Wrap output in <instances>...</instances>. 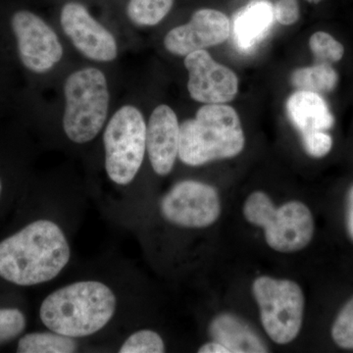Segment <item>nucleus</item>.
Here are the masks:
<instances>
[{
    "label": "nucleus",
    "instance_id": "obj_1",
    "mask_svg": "<svg viewBox=\"0 0 353 353\" xmlns=\"http://www.w3.org/2000/svg\"><path fill=\"white\" fill-rule=\"evenodd\" d=\"M72 257L64 228L39 218L0 241V278L19 287H34L57 279Z\"/></svg>",
    "mask_w": 353,
    "mask_h": 353
},
{
    "label": "nucleus",
    "instance_id": "obj_2",
    "mask_svg": "<svg viewBox=\"0 0 353 353\" xmlns=\"http://www.w3.org/2000/svg\"><path fill=\"white\" fill-rule=\"evenodd\" d=\"M118 305L117 294L103 281H76L46 296L39 306V319L46 329L81 340L105 329Z\"/></svg>",
    "mask_w": 353,
    "mask_h": 353
},
{
    "label": "nucleus",
    "instance_id": "obj_3",
    "mask_svg": "<svg viewBox=\"0 0 353 353\" xmlns=\"http://www.w3.org/2000/svg\"><path fill=\"white\" fill-rule=\"evenodd\" d=\"M245 143L236 111L224 104H206L199 109L196 117L181 125L179 158L188 166H201L236 157Z\"/></svg>",
    "mask_w": 353,
    "mask_h": 353
},
{
    "label": "nucleus",
    "instance_id": "obj_4",
    "mask_svg": "<svg viewBox=\"0 0 353 353\" xmlns=\"http://www.w3.org/2000/svg\"><path fill=\"white\" fill-rule=\"evenodd\" d=\"M63 130L70 141L78 145L90 143L99 136L108 120V80L99 69L74 72L64 85Z\"/></svg>",
    "mask_w": 353,
    "mask_h": 353
},
{
    "label": "nucleus",
    "instance_id": "obj_5",
    "mask_svg": "<svg viewBox=\"0 0 353 353\" xmlns=\"http://www.w3.org/2000/svg\"><path fill=\"white\" fill-rule=\"evenodd\" d=\"M245 219L264 230L265 240L272 250L292 253L303 250L314 234V220L307 206L290 201L276 208L263 192L250 194L243 205Z\"/></svg>",
    "mask_w": 353,
    "mask_h": 353
},
{
    "label": "nucleus",
    "instance_id": "obj_6",
    "mask_svg": "<svg viewBox=\"0 0 353 353\" xmlns=\"http://www.w3.org/2000/svg\"><path fill=\"white\" fill-rule=\"evenodd\" d=\"M105 172L118 187L132 185L146 153V123L143 113L125 105L109 120L103 132Z\"/></svg>",
    "mask_w": 353,
    "mask_h": 353
},
{
    "label": "nucleus",
    "instance_id": "obj_7",
    "mask_svg": "<svg viewBox=\"0 0 353 353\" xmlns=\"http://www.w3.org/2000/svg\"><path fill=\"white\" fill-rule=\"evenodd\" d=\"M264 331L274 343L287 345L296 340L303 326L305 299L294 281L261 276L253 282Z\"/></svg>",
    "mask_w": 353,
    "mask_h": 353
},
{
    "label": "nucleus",
    "instance_id": "obj_8",
    "mask_svg": "<svg viewBox=\"0 0 353 353\" xmlns=\"http://www.w3.org/2000/svg\"><path fill=\"white\" fill-rule=\"evenodd\" d=\"M160 212L167 222L183 229H203L214 224L221 214L217 190L194 180L176 183L160 201Z\"/></svg>",
    "mask_w": 353,
    "mask_h": 353
},
{
    "label": "nucleus",
    "instance_id": "obj_9",
    "mask_svg": "<svg viewBox=\"0 0 353 353\" xmlns=\"http://www.w3.org/2000/svg\"><path fill=\"white\" fill-rule=\"evenodd\" d=\"M11 26L21 61L30 71L46 73L62 59L63 48L57 32L39 16L19 11L14 14Z\"/></svg>",
    "mask_w": 353,
    "mask_h": 353
},
{
    "label": "nucleus",
    "instance_id": "obj_10",
    "mask_svg": "<svg viewBox=\"0 0 353 353\" xmlns=\"http://www.w3.org/2000/svg\"><path fill=\"white\" fill-rule=\"evenodd\" d=\"M189 72L188 90L196 101L205 104H223L233 101L238 94L239 79L231 69L218 63L205 50L190 53L185 58Z\"/></svg>",
    "mask_w": 353,
    "mask_h": 353
},
{
    "label": "nucleus",
    "instance_id": "obj_11",
    "mask_svg": "<svg viewBox=\"0 0 353 353\" xmlns=\"http://www.w3.org/2000/svg\"><path fill=\"white\" fill-rule=\"evenodd\" d=\"M60 23L77 50L88 59L111 62L117 57L118 46L113 34L78 2L65 4Z\"/></svg>",
    "mask_w": 353,
    "mask_h": 353
},
{
    "label": "nucleus",
    "instance_id": "obj_12",
    "mask_svg": "<svg viewBox=\"0 0 353 353\" xmlns=\"http://www.w3.org/2000/svg\"><path fill=\"white\" fill-rule=\"evenodd\" d=\"M231 32L229 18L215 9H199L187 24L172 29L164 39L166 50L176 57L205 50L226 41Z\"/></svg>",
    "mask_w": 353,
    "mask_h": 353
},
{
    "label": "nucleus",
    "instance_id": "obj_13",
    "mask_svg": "<svg viewBox=\"0 0 353 353\" xmlns=\"http://www.w3.org/2000/svg\"><path fill=\"white\" fill-rule=\"evenodd\" d=\"M180 146V125L173 109L161 104L153 110L146 125V152L158 176L173 170Z\"/></svg>",
    "mask_w": 353,
    "mask_h": 353
},
{
    "label": "nucleus",
    "instance_id": "obj_14",
    "mask_svg": "<svg viewBox=\"0 0 353 353\" xmlns=\"http://www.w3.org/2000/svg\"><path fill=\"white\" fill-rule=\"evenodd\" d=\"M209 334L229 353L268 352V347L252 326L231 313L216 316L209 325Z\"/></svg>",
    "mask_w": 353,
    "mask_h": 353
},
{
    "label": "nucleus",
    "instance_id": "obj_15",
    "mask_svg": "<svg viewBox=\"0 0 353 353\" xmlns=\"http://www.w3.org/2000/svg\"><path fill=\"white\" fill-rule=\"evenodd\" d=\"M290 121L301 137L316 132H327L334 125V117L327 102L316 92L297 90L287 102Z\"/></svg>",
    "mask_w": 353,
    "mask_h": 353
},
{
    "label": "nucleus",
    "instance_id": "obj_16",
    "mask_svg": "<svg viewBox=\"0 0 353 353\" xmlns=\"http://www.w3.org/2000/svg\"><path fill=\"white\" fill-rule=\"evenodd\" d=\"M275 20L274 6L269 0H252L234 18V38L243 50L252 48L270 31Z\"/></svg>",
    "mask_w": 353,
    "mask_h": 353
},
{
    "label": "nucleus",
    "instance_id": "obj_17",
    "mask_svg": "<svg viewBox=\"0 0 353 353\" xmlns=\"http://www.w3.org/2000/svg\"><path fill=\"white\" fill-rule=\"evenodd\" d=\"M79 340L48 330L46 332L22 334L18 341L16 352L73 353L79 352Z\"/></svg>",
    "mask_w": 353,
    "mask_h": 353
},
{
    "label": "nucleus",
    "instance_id": "obj_18",
    "mask_svg": "<svg viewBox=\"0 0 353 353\" xmlns=\"http://www.w3.org/2000/svg\"><path fill=\"white\" fill-rule=\"evenodd\" d=\"M336 70L328 63H318L296 70L290 77V82L297 90L322 92H332L338 83Z\"/></svg>",
    "mask_w": 353,
    "mask_h": 353
},
{
    "label": "nucleus",
    "instance_id": "obj_19",
    "mask_svg": "<svg viewBox=\"0 0 353 353\" xmlns=\"http://www.w3.org/2000/svg\"><path fill=\"white\" fill-rule=\"evenodd\" d=\"M174 0H130L127 7L129 19L138 26H155L170 12Z\"/></svg>",
    "mask_w": 353,
    "mask_h": 353
},
{
    "label": "nucleus",
    "instance_id": "obj_20",
    "mask_svg": "<svg viewBox=\"0 0 353 353\" xmlns=\"http://www.w3.org/2000/svg\"><path fill=\"white\" fill-rule=\"evenodd\" d=\"M166 347L162 336L157 332L141 329L134 332L123 341L119 353H162Z\"/></svg>",
    "mask_w": 353,
    "mask_h": 353
},
{
    "label": "nucleus",
    "instance_id": "obj_21",
    "mask_svg": "<svg viewBox=\"0 0 353 353\" xmlns=\"http://www.w3.org/2000/svg\"><path fill=\"white\" fill-rule=\"evenodd\" d=\"M309 46L319 63L339 62L345 54L343 44L328 32H317L313 34L309 39Z\"/></svg>",
    "mask_w": 353,
    "mask_h": 353
},
{
    "label": "nucleus",
    "instance_id": "obj_22",
    "mask_svg": "<svg viewBox=\"0 0 353 353\" xmlns=\"http://www.w3.org/2000/svg\"><path fill=\"white\" fill-rule=\"evenodd\" d=\"M27 328V317L18 308H0V347L19 338Z\"/></svg>",
    "mask_w": 353,
    "mask_h": 353
},
{
    "label": "nucleus",
    "instance_id": "obj_23",
    "mask_svg": "<svg viewBox=\"0 0 353 353\" xmlns=\"http://www.w3.org/2000/svg\"><path fill=\"white\" fill-rule=\"evenodd\" d=\"M332 338L339 347L353 350V297L336 316L332 328Z\"/></svg>",
    "mask_w": 353,
    "mask_h": 353
},
{
    "label": "nucleus",
    "instance_id": "obj_24",
    "mask_svg": "<svg viewBox=\"0 0 353 353\" xmlns=\"http://www.w3.org/2000/svg\"><path fill=\"white\" fill-rule=\"evenodd\" d=\"M304 150L310 157L321 158L331 152L333 139L326 132H316L301 137Z\"/></svg>",
    "mask_w": 353,
    "mask_h": 353
},
{
    "label": "nucleus",
    "instance_id": "obj_25",
    "mask_svg": "<svg viewBox=\"0 0 353 353\" xmlns=\"http://www.w3.org/2000/svg\"><path fill=\"white\" fill-rule=\"evenodd\" d=\"M275 19L281 25L294 24L299 19V6L297 0H278L274 6Z\"/></svg>",
    "mask_w": 353,
    "mask_h": 353
},
{
    "label": "nucleus",
    "instance_id": "obj_26",
    "mask_svg": "<svg viewBox=\"0 0 353 353\" xmlns=\"http://www.w3.org/2000/svg\"><path fill=\"white\" fill-rule=\"evenodd\" d=\"M199 353H229V350H227L224 345L217 343V341H209V343H204L199 347Z\"/></svg>",
    "mask_w": 353,
    "mask_h": 353
},
{
    "label": "nucleus",
    "instance_id": "obj_27",
    "mask_svg": "<svg viewBox=\"0 0 353 353\" xmlns=\"http://www.w3.org/2000/svg\"><path fill=\"white\" fill-rule=\"evenodd\" d=\"M347 223L348 233L353 240V187L348 194Z\"/></svg>",
    "mask_w": 353,
    "mask_h": 353
},
{
    "label": "nucleus",
    "instance_id": "obj_28",
    "mask_svg": "<svg viewBox=\"0 0 353 353\" xmlns=\"http://www.w3.org/2000/svg\"><path fill=\"white\" fill-rule=\"evenodd\" d=\"M2 192H3V183H2L1 178H0V199H1Z\"/></svg>",
    "mask_w": 353,
    "mask_h": 353
},
{
    "label": "nucleus",
    "instance_id": "obj_29",
    "mask_svg": "<svg viewBox=\"0 0 353 353\" xmlns=\"http://www.w3.org/2000/svg\"><path fill=\"white\" fill-rule=\"evenodd\" d=\"M306 1L310 2V3H319L322 0H306Z\"/></svg>",
    "mask_w": 353,
    "mask_h": 353
}]
</instances>
